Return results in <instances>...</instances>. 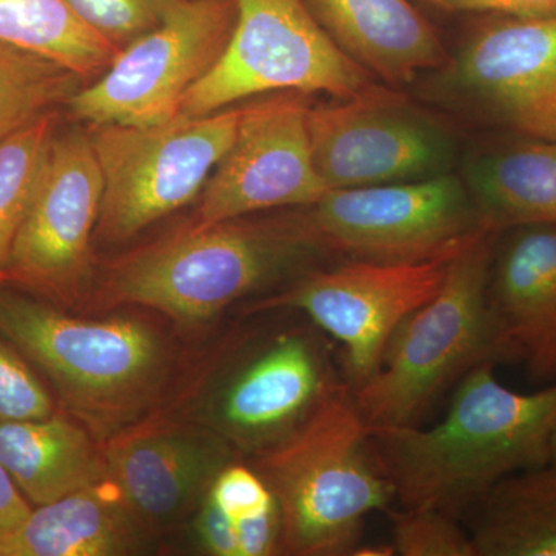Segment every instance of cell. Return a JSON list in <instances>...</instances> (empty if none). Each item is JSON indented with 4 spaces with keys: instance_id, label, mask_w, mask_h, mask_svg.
<instances>
[{
    "instance_id": "obj_1",
    "label": "cell",
    "mask_w": 556,
    "mask_h": 556,
    "mask_svg": "<svg viewBox=\"0 0 556 556\" xmlns=\"http://www.w3.org/2000/svg\"><path fill=\"white\" fill-rule=\"evenodd\" d=\"M495 368L485 362L471 369L437 426L369 428L397 506L457 518L504 478L551 464L556 380L519 393L500 382Z\"/></svg>"
},
{
    "instance_id": "obj_2",
    "label": "cell",
    "mask_w": 556,
    "mask_h": 556,
    "mask_svg": "<svg viewBox=\"0 0 556 556\" xmlns=\"http://www.w3.org/2000/svg\"><path fill=\"white\" fill-rule=\"evenodd\" d=\"M0 336L101 442L159 412L169 390L174 348L144 317H75L47 300L0 291Z\"/></svg>"
},
{
    "instance_id": "obj_3",
    "label": "cell",
    "mask_w": 556,
    "mask_h": 556,
    "mask_svg": "<svg viewBox=\"0 0 556 556\" xmlns=\"http://www.w3.org/2000/svg\"><path fill=\"white\" fill-rule=\"evenodd\" d=\"M351 390L339 348L313 321L243 327L167 415L217 433L241 456L265 455Z\"/></svg>"
},
{
    "instance_id": "obj_4",
    "label": "cell",
    "mask_w": 556,
    "mask_h": 556,
    "mask_svg": "<svg viewBox=\"0 0 556 556\" xmlns=\"http://www.w3.org/2000/svg\"><path fill=\"white\" fill-rule=\"evenodd\" d=\"M313 254L283 215L192 223L109 265L91 308L135 305L177 324H204Z\"/></svg>"
},
{
    "instance_id": "obj_5",
    "label": "cell",
    "mask_w": 556,
    "mask_h": 556,
    "mask_svg": "<svg viewBox=\"0 0 556 556\" xmlns=\"http://www.w3.org/2000/svg\"><path fill=\"white\" fill-rule=\"evenodd\" d=\"M249 463L276 496L283 555H354L364 543L369 515L396 504L351 390L332 397L291 438Z\"/></svg>"
},
{
    "instance_id": "obj_6",
    "label": "cell",
    "mask_w": 556,
    "mask_h": 556,
    "mask_svg": "<svg viewBox=\"0 0 556 556\" xmlns=\"http://www.w3.org/2000/svg\"><path fill=\"white\" fill-rule=\"evenodd\" d=\"M500 233L485 229L450 260L437 294L405 318L376 375L353 391L369 428L419 426L471 369L504 362L486 295Z\"/></svg>"
},
{
    "instance_id": "obj_7",
    "label": "cell",
    "mask_w": 556,
    "mask_h": 556,
    "mask_svg": "<svg viewBox=\"0 0 556 556\" xmlns=\"http://www.w3.org/2000/svg\"><path fill=\"white\" fill-rule=\"evenodd\" d=\"M314 254L343 262L422 263L455 257L492 229L453 175L328 190L283 214Z\"/></svg>"
},
{
    "instance_id": "obj_8",
    "label": "cell",
    "mask_w": 556,
    "mask_h": 556,
    "mask_svg": "<svg viewBox=\"0 0 556 556\" xmlns=\"http://www.w3.org/2000/svg\"><path fill=\"white\" fill-rule=\"evenodd\" d=\"M241 108L153 126L93 127L104 190L94 239H134L203 192L239 129Z\"/></svg>"
},
{
    "instance_id": "obj_9",
    "label": "cell",
    "mask_w": 556,
    "mask_h": 556,
    "mask_svg": "<svg viewBox=\"0 0 556 556\" xmlns=\"http://www.w3.org/2000/svg\"><path fill=\"white\" fill-rule=\"evenodd\" d=\"M237 22L215 67L182 100L179 115L219 112L270 91L354 97L372 76L320 27L305 0H233Z\"/></svg>"
},
{
    "instance_id": "obj_10",
    "label": "cell",
    "mask_w": 556,
    "mask_h": 556,
    "mask_svg": "<svg viewBox=\"0 0 556 556\" xmlns=\"http://www.w3.org/2000/svg\"><path fill=\"white\" fill-rule=\"evenodd\" d=\"M236 22L233 0H174L159 27L121 50L104 75L70 98V112L91 127L174 119L188 91L222 58Z\"/></svg>"
},
{
    "instance_id": "obj_11",
    "label": "cell",
    "mask_w": 556,
    "mask_h": 556,
    "mask_svg": "<svg viewBox=\"0 0 556 556\" xmlns=\"http://www.w3.org/2000/svg\"><path fill=\"white\" fill-rule=\"evenodd\" d=\"M452 258L343 262L309 270L249 303L243 314L287 309L309 318L338 345L343 376L354 391L376 375L405 318L437 294Z\"/></svg>"
},
{
    "instance_id": "obj_12",
    "label": "cell",
    "mask_w": 556,
    "mask_h": 556,
    "mask_svg": "<svg viewBox=\"0 0 556 556\" xmlns=\"http://www.w3.org/2000/svg\"><path fill=\"white\" fill-rule=\"evenodd\" d=\"M104 178L89 131L54 134L0 283L54 305L79 303L91 283V241Z\"/></svg>"
},
{
    "instance_id": "obj_13",
    "label": "cell",
    "mask_w": 556,
    "mask_h": 556,
    "mask_svg": "<svg viewBox=\"0 0 556 556\" xmlns=\"http://www.w3.org/2000/svg\"><path fill=\"white\" fill-rule=\"evenodd\" d=\"M311 159L328 190L445 174L447 131L401 94L378 87L308 109Z\"/></svg>"
},
{
    "instance_id": "obj_14",
    "label": "cell",
    "mask_w": 556,
    "mask_h": 556,
    "mask_svg": "<svg viewBox=\"0 0 556 556\" xmlns=\"http://www.w3.org/2000/svg\"><path fill=\"white\" fill-rule=\"evenodd\" d=\"M306 94H276L241 108L239 129L208 177L197 225L308 206L328 192L314 169Z\"/></svg>"
},
{
    "instance_id": "obj_15",
    "label": "cell",
    "mask_w": 556,
    "mask_h": 556,
    "mask_svg": "<svg viewBox=\"0 0 556 556\" xmlns=\"http://www.w3.org/2000/svg\"><path fill=\"white\" fill-rule=\"evenodd\" d=\"M104 453L110 482L153 540L192 519L219 471L244 457L208 428L160 409L109 438Z\"/></svg>"
},
{
    "instance_id": "obj_16",
    "label": "cell",
    "mask_w": 556,
    "mask_h": 556,
    "mask_svg": "<svg viewBox=\"0 0 556 556\" xmlns=\"http://www.w3.org/2000/svg\"><path fill=\"white\" fill-rule=\"evenodd\" d=\"M484 16L444 68L453 87L511 134L556 139V14Z\"/></svg>"
},
{
    "instance_id": "obj_17",
    "label": "cell",
    "mask_w": 556,
    "mask_h": 556,
    "mask_svg": "<svg viewBox=\"0 0 556 556\" xmlns=\"http://www.w3.org/2000/svg\"><path fill=\"white\" fill-rule=\"evenodd\" d=\"M495 244L489 308L504 362L535 382L556 380V226H518Z\"/></svg>"
},
{
    "instance_id": "obj_18",
    "label": "cell",
    "mask_w": 556,
    "mask_h": 556,
    "mask_svg": "<svg viewBox=\"0 0 556 556\" xmlns=\"http://www.w3.org/2000/svg\"><path fill=\"white\" fill-rule=\"evenodd\" d=\"M350 60L391 87L447 67L452 56L409 0H305Z\"/></svg>"
},
{
    "instance_id": "obj_19",
    "label": "cell",
    "mask_w": 556,
    "mask_h": 556,
    "mask_svg": "<svg viewBox=\"0 0 556 556\" xmlns=\"http://www.w3.org/2000/svg\"><path fill=\"white\" fill-rule=\"evenodd\" d=\"M153 541L105 478L0 527V556L135 555Z\"/></svg>"
},
{
    "instance_id": "obj_20",
    "label": "cell",
    "mask_w": 556,
    "mask_h": 556,
    "mask_svg": "<svg viewBox=\"0 0 556 556\" xmlns=\"http://www.w3.org/2000/svg\"><path fill=\"white\" fill-rule=\"evenodd\" d=\"M0 464L36 506L108 478L104 442L60 412L46 419L0 424Z\"/></svg>"
},
{
    "instance_id": "obj_21",
    "label": "cell",
    "mask_w": 556,
    "mask_h": 556,
    "mask_svg": "<svg viewBox=\"0 0 556 556\" xmlns=\"http://www.w3.org/2000/svg\"><path fill=\"white\" fill-rule=\"evenodd\" d=\"M473 164L470 193L490 228L556 226V139L519 137Z\"/></svg>"
},
{
    "instance_id": "obj_22",
    "label": "cell",
    "mask_w": 556,
    "mask_h": 556,
    "mask_svg": "<svg viewBox=\"0 0 556 556\" xmlns=\"http://www.w3.org/2000/svg\"><path fill=\"white\" fill-rule=\"evenodd\" d=\"M467 514L477 556H556V466L504 478Z\"/></svg>"
},
{
    "instance_id": "obj_23",
    "label": "cell",
    "mask_w": 556,
    "mask_h": 556,
    "mask_svg": "<svg viewBox=\"0 0 556 556\" xmlns=\"http://www.w3.org/2000/svg\"><path fill=\"white\" fill-rule=\"evenodd\" d=\"M0 40L64 65L84 83L104 75L119 54L65 0H0Z\"/></svg>"
},
{
    "instance_id": "obj_24",
    "label": "cell",
    "mask_w": 556,
    "mask_h": 556,
    "mask_svg": "<svg viewBox=\"0 0 556 556\" xmlns=\"http://www.w3.org/2000/svg\"><path fill=\"white\" fill-rule=\"evenodd\" d=\"M83 84L64 65L0 40V141L68 104Z\"/></svg>"
},
{
    "instance_id": "obj_25",
    "label": "cell",
    "mask_w": 556,
    "mask_h": 556,
    "mask_svg": "<svg viewBox=\"0 0 556 556\" xmlns=\"http://www.w3.org/2000/svg\"><path fill=\"white\" fill-rule=\"evenodd\" d=\"M56 115L50 113L0 141V281L56 134Z\"/></svg>"
},
{
    "instance_id": "obj_26",
    "label": "cell",
    "mask_w": 556,
    "mask_h": 556,
    "mask_svg": "<svg viewBox=\"0 0 556 556\" xmlns=\"http://www.w3.org/2000/svg\"><path fill=\"white\" fill-rule=\"evenodd\" d=\"M391 546L401 556H477L470 532L434 507L390 508Z\"/></svg>"
},
{
    "instance_id": "obj_27",
    "label": "cell",
    "mask_w": 556,
    "mask_h": 556,
    "mask_svg": "<svg viewBox=\"0 0 556 556\" xmlns=\"http://www.w3.org/2000/svg\"><path fill=\"white\" fill-rule=\"evenodd\" d=\"M70 9L108 39L124 50L131 42L159 27L174 0H65Z\"/></svg>"
},
{
    "instance_id": "obj_28",
    "label": "cell",
    "mask_w": 556,
    "mask_h": 556,
    "mask_svg": "<svg viewBox=\"0 0 556 556\" xmlns=\"http://www.w3.org/2000/svg\"><path fill=\"white\" fill-rule=\"evenodd\" d=\"M54 413L53 397L27 358L0 340V424L46 419Z\"/></svg>"
},
{
    "instance_id": "obj_29",
    "label": "cell",
    "mask_w": 556,
    "mask_h": 556,
    "mask_svg": "<svg viewBox=\"0 0 556 556\" xmlns=\"http://www.w3.org/2000/svg\"><path fill=\"white\" fill-rule=\"evenodd\" d=\"M448 13H496L511 16H555L556 0H424Z\"/></svg>"
},
{
    "instance_id": "obj_30",
    "label": "cell",
    "mask_w": 556,
    "mask_h": 556,
    "mask_svg": "<svg viewBox=\"0 0 556 556\" xmlns=\"http://www.w3.org/2000/svg\"><path fill=\"white\" fill-rule=\"evenodd\" d=\"M31 507L21 490L14 484L13 479L7 473L5 468L0 464V527L16 525L22 518L30 514Z\"/></svg>"
},
{
    "instance_id": "obj_31",
    "label": "cell",
    "mask_w": 556,
    "mask_h": 556,
    "mask_svg": "<svg viewBox=\"0 0 556 556\" xmlns=\"http://www.w3.org/2000/svg\"><path fill=\"white\" fill-rule=\"evenodd\" d=\"M551 464H552V466H556V427H555L554 434H552Z\"/></svg>"
}]
</instances>
